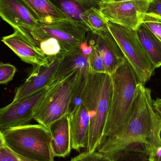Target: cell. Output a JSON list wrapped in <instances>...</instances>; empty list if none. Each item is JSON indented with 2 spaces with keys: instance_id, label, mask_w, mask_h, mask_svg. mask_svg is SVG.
Wrapping results in <instances>:
<instances>
[{
  "instance_id": "9c48e42d",
  "label": "cell",
  "mask_w": 161,
  "mask_h": 161,
  "mask_svg": "<svg viewBox=\"0 0 161 161\" xmlns=\"http://www.w3.org/2000/svg\"><path fill=\"white\" fill-rule=\"evenodd\" d=\"M47 88L0 108V132L3 133L10 129L29 125L33 119L35 108L45 96Z\"/></svg>"
},
{
  "instance_id": "d6a6232c",
  "label": "cell",
  "mask_w": 161,
  "mask_h": 161,
  "mask_svg": "<svg viewBox=\"0 0 161 161\" xmlns=\"http://www.w3.org/2000/svg\"><path fill=\"white\" fill-rule=\"evenodd\" d=\"M0 20H1V19H0Z\"/></svg>"
},
{
  "instance_id": "7402d4cb",
  "label": "cell",
  "mask_w": 161,
  "mask_h": 161,
  "mask_svg": "<svg viewBox=\"0 0 161 161\" xmlns=\"http://www.w3.org/2000/svg\"><path fill=\"white\" fill-rule=\"evenodd\" d=\"M89 43L92 47V52L88 57L89 72L91 73H107L105 61L102 54L91 40L89 41Z\"/></svg>"
},
{
  "instance_id": "9a60e30c",
  "label": "cell",
  "mask_w": 161,
  "mask_h": 161,
  "mask_svg": "<svg viewBox=\"0 0 161 161\" xmlns=\"http://www.w3.org/2000/svg\"><path fill=\"white\" fill-rule=\"evenodd\" d=\"M49 130L55 157L65 158L69 156L72 149L69 114L53 123Z\"/></svg>"
},
{
  "instance_id": "8992f818",
  "label": "cell",
  "mask_w": 161,
  "mask_h": 161,
  "mask_svg": "<svg viewBox=\"0 0 161 161\" xmlns=\"http://www.w3.org/2000/svg\"><path fill=\"white\" fill-rule=\"evenodd\" d=\"M108 29L136 73L139 82L145 85L155 74V66L143 47L136 30L108 21Z\"/></svg>"
},
{
  "instance_id": "4dcf8cb0",
  "label": "cell",
  "mask_w": 161,
  "mask_h": 161,
  "mask_svg": "<svg viewBox=\"0 0 161 161\" xmlns=\"http://www.w3.org/2000/svg\"><path fill=\"white\" fill-rule=\"evenodd\" d=\"M133 1V0H101L100 3H114L119 2H127V1Z\"/></svg>"
},
{
  "instance_id": "3957f363",
  "label": "cell",
  "mask_w": 161,
  "mask_h": 161,
  "mask_svg": "<svg viewBox=\"0 0 161 161\" xmlns=\"http://www.w3.org/2000/svg\"><path fill=\"white\" fill-rule=\"evenodd\" d=\"M110 75L112 92L104 141L118 139L125 133L130 120L139 83L136 73L126 58L124 63Z\"/></svg>"
},
{
  "instance_id": "d4e9b609",
  "label": "cell",
  "mask_w": 161,
  "mask_h": 161,
  "mask_svg": "<svg viewBox=\"0 0 161 161\" xmlns=\"http://www.w3.org/2000/svg\"><path fill=\"white\" fill-rule=\"evenodd\" d=\"M144 23L150 30L161 40V19L159 16L151 13H147Z\"/></svg>"
},
{
  "instance_id": "d6986e66",
  "label": "cell",
  "mask_w": 161,
  "mask_h": 161,
  "mask_svg": "<svg viewBox=\"0 0 161 161\" xmlns=\"http://www.w3.org/2000/svg\"><path fill=\"white\" fill-rule=\"evenodd\" d=\"M71 19L83 24L82 14L91 8H99L101 0H50ZM86 26V25H85Z\"/></svg>"
},
{
  "instance_id": "484cf974",
  "label": "cell",
  "mask_w": 161,
  "mask_h": 161,
  "mask_svg": "<svg viewBox=\"0 0 161 161\" xmlns=\"http://www.w3.org/2000/svg\"><path fill=\"white\" fill-rule=\"evenodd\" d=\"M17 69L10 64L0 62V84H7L13 79Z\"/></svg>"
},
{
  "instance_id": "8fae6325",
  "label": "cell",
  "mask_w": 161,
  "mask_h": 161,
  "mask_svg": "<svg viewBox=\"0 0 161 161\" xmlns=\"http://www.w3.org/2000/svg\"><path fill=\"white\" fill-rule=\"evenodd\" d=\"M65 54L48 58L50 63L46 66H35L25 82L17 89L13 101L31 96L52 84Z\"/></svg>"
},
{
  "instance_id": "f546056e",
  "label": "cell",
  "mask_w": 161,
  "mask_h": 161,
  "mask_svg": "<svg viewBox=\"0 0 161 161\" xmlns=\"http://www.w3.org/2000/svg\"><path fill=\"white\" fill-rule=\"evenodd\" d=\"M153 105L155 112L161 118V97H157L153 100Z\"/></svg>"
},
{
  "instance_id": "2e32d148",
  "label": "cell",
  "mask_w": 161,
  "mask_h": 161,
  "mask_svg": "<svg viewBox=\"0 0 161 161\" xmlns=\"http://www.w3.org/2000/svg\"><path fill=\"white\" fill-rule=\"evenodd\" d=\"M22 1L40 23L49 24L70 18L50 0Z\"/></svg>"
},
{
  "instance_id": "30bf717a",
  "label": "cell",
  "mask_w": 161,
  "mask_h": 161,
  "mask_svg": "<svg viewBox=\"0 0 161 161\" xmlns=\"http://www.w3.org/2000/svg\"><path fill=\"white\" fill-rule=\"evenodd\" d=\"M0 17L14 30H19L28 38L35 41L30 33L40 23L22 0H0Z\"/></svg>"
},
{
  "instance_id": "e0dca14e",
  "label": "cell",
  "mask_w": 161,
  "mask_h": 161,
  "mask_svg": "<svg viewBox=\"0 0 161 161\" xmlns=\"http://www.w3.org/2000/svg\"><path fill=\"white\" fill-rule=\"evenodd\" d=\"M88 57L83 54L80 47L77 51L66 53L58 66L53 82L63 80L78 72L88 73Z\"/></svg>"
},
{
  "instance_id": "44dd1931",
  "label": "cell",
  "mask_w": 161,
  "mask_h": 161,
  "mask_svg": "<svg viewBox=\"0 0 161 161\" xmlns=\"http://www.w3.org/2000/svg\"><path fill=\"white\" fill-rule=\"evenodd\" d=\"M113 161H148L144 144L136 143L130 145L113 155Z\"/></svg>"
},
{
  "instance_id": "7a4b0ae2",
  "label": "cell",
  "mask_w": 161,
  "mask_h": 161,
  "mask_svg": "<svg viewBox=\"0 0 161 161\" xmlns=\"http://www.w3.org/2000/svg\"><path fill=\"white\" fill-rule=\"evenodd\" d=\"M112 92V82L108 74L88 72L82 78L75 101L83 103L90 116L86 151H96L104 141Z\"/></svg>"
},
{
  "instance_id": "cb8c5ba5",
  "label": "cell",
  "mask_w": 161,
  "mask_h": 161,
  "mask_svg": "<svg viewBox=\"0 0 161 161\" xmlns=\"http://www.w3.org/2000/svg\"><path fill=\"white\" fill-rule=\"evenodd\" d=\"M69 161H113L112 158L98 151L83 152Z\"/></svg>"
},
{
  "instance_id": "1f68e13d",
  "label": "cell",
  "mask_w": 161,
  "mask_h": 161,
  "mask_svg": "<svg viewBox=\"0 0 161 161\" xmlns=\"http://www.w3.org/2000/svg\"><path fill=\"white\" fill-rule=\"evenodd\" d=\"M5 144V143L4 140L3 134L0 132V147L3 146Z\"/></svg>"
},
{
  "instance_id": "ac0fdd59",
  "label": "cell",
  "mask_w": 161,
  "mask_h": 161,
  "mask_svg": "<svg viewBox=\"0 0 161 161\" xmlns=\"http://www.w3.org/2000/svg\"><path fill=\"white\" fill-rule=\"evenodd\" d=\"M139 39L156 69L161 66V40L143 23L136 30Z\"/></svg>"
},
{
  "instance_id": "7c38bea8",
  "label": "cell",
  "mask_w": 161,
  "mask_h": 161,
  "mask_svg": "<svg viewBox=\"0 0 161 161\" xmlns=\"http://www.w3.org/2000/svg\"><path fill=\"white\" fill-rule=\"evenodd\" d=\"M2 41L25 63L34 66H46L50 63L37 43L19 30H14L13 34L3 37Z\"/></svg>"
},
{
  "instance_id": "4fadbf2b",
  "label": "cell",
  "mask_w": 161,
  "mask_h": 161,
  "mask_svg": "<svg viewBox=\"0 0 161 161\" xmlns=\"http://www.w3.org/2000/svg\"><path fill=\"white\" fill-rule=\"evenodd\" d=\"M90 120L85 106L80 100H77L69 114L72 149L80 151L86 148Z\"/></svg>"
},
{
  "instance_id": "ba28073f",
  "label": "cell",
  "mask_w": 161,
  "mask_h": 161,
  "mask_svg": "<svg viewBox=\"0 0 161 161\" xmlns=\"http://www.w3.org/2000/svg\"><path fill=\"white\" fill-rule=\"evenodd\" d=\"M150 0L100 3L99 9L108 21L136 30L142 24Z\"/></svg>"
},
{
  "instance_id": "f1b7e54d",
  "label": "cell",
  "mask_w": 161,
  "mask_h": 161,
  "mask_svg": "<svg viewBox=\"0 0 161 161\" xmlns=\"http://www.w3.org/2000/svg\"><path fill=\"white\" fill-rule=\"evenodd\" d=\"M148 161H161V145L148 154Z\"/></svg>"
},
{
  "instance_id": "6da1fadb",
  "label": "cell",
  "mask_w": 161,
  "mask_h": 161,
  "mask_svg": "<svg viewBox=\"0 0 161 161\" xmlns=\"http://www.w3.org/2000/svg\"><path fill=\"white\" fill-rule=\"evenodd\" d=\"M151 90L139 82L129 123L118 139L106 140L97 151L111 157L120 150L136 143L143 144L147 154L161 145V118L155 112Z\"/></svg>"
},
{
  "instance_id": "5b68a950",
  "label": "cell",
  "mask_w": 161,
  "mask_h": 161,
  "mask_svg": "<svg viewBox=\"0 0 161 161\" xmlns=\"http://www.w3.org/2000/svg\"><path fill=\"white\" fill-rule=\"evenodd\" d=\"M5 144L18 155L36 161H54L50 130L44 126L28 125L2 133Z\"/></svg>"
},
{
  "instance_id": "4316f807",
  "label": "cell",
  "mask_w": 161,
  "mask_h": 161,
  "mask_svg": "<svg viewBox=\"0 0 161 161\" xmlns=\"http://www.w3.org/2000/svg\"><path fill=\"white\" fill-rule=\"evenodd\" d=\"M0 161H36L24 158L12 151L6 145L0 147Z\"/></svg>"
},
{
  "instance_id": "5bb4252c",
  "label": "cell",
  "mask_w": 161,
  "mask_h": 161,
  "mask_svg": "<svg viewBox=\"0 0 161 161\" xmlns=\"http://www.w3.org/2000/svg\"><path fill=\"white\" fill-rule=\"evenodd\" d=\"M92 34L91 40L104 58L106 73L111 75L124 63L125 57L109 30L98 35Z\"/></svg>"
},
{
  "instance_id": "603a6c76",
  "label": "cell",
  "mask_w": 161,
  "mask_h": 161,
  "mask_svg": "<svg viewBox=\"0 0 161 161\" xmlns=\"http://www.w3.org/2000/svg\"><path fill=\"white\" fill-rule=\"evenodd\" d=\"M39 47L48 58L66 53L58 41L53 38H49L42 41L39 42Z\"/></svg>"
},
{
  "instance_id": "52a82bcc",
  "label": "cell",
  "mask_w": 161,
  "mask_h": 161,
  "mask_svg": "<svg viewBox=\"0 0 161 161\" xmlns=\"http://www.w3.org/2000/svg\"><path fill=\"white\" fill-rule=\"evenodd\" d=\"M90 32L87 26L73 19H66L53 23H40L30 33L38 43L49 38L57 40L66 53L79 49Z\"/></svg>"
},
{
  "instance_id": "ffe728a7",
  "label": "cell",
  "mask_w": 161,
  "mask_h": 161,
  "mask_svg": "<svg viewBox=\"0 0 161 161\" xmlns=\"http://www.w3.org/2000/svg\"><path fill=\"white\" fill-rule=\"evenodd\" d=\"M83 23L90 32L95 35L108 31V21L100 12L99 8H91L82 14Z\"/></svg>"
},
{
  "instance_id": "83f0119b",
  "label": "cell",
  "mask_w": 161,
  "mask_h": 161,
  "mask_svg": "<svg viewBox=\"0 0 161 161\" xmlns=\"http://www.w3.org/2000/svg\"><path fill=\"white\" fill-rule=\"evenodd\" d=\"M147 13L161 17V0H150Z\"/></svg>"
},
{
  "instance_id": "277c9868",
  "label": "cell",
  "mask_w": 161,
  "mask_h": 161,
  "mask_svg": "<svg viewBox=\"0 0 161 161\" xmlns=\"http://www.w3.org/2000/svg\"><path fill=\"white\" fill-rule=\"evenodd\" d=\"M87 74L78 72L50 84L35 108L33 119L49 130L53 123L69 114L82 78Z\"/></svg>"
}]
</instances>
